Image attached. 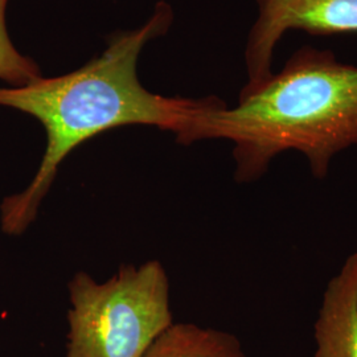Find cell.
Wrapping results in <instances>:
<instances>
[{"label":"cell","mask_w":357,"mask_h":357,"mask_svg":"<svg viewBox=\"0 0 357 357\" xmlns=\"http://www.w3.org/2000/svg\"><path fill=\"white\" fill-rule=\"evenodd\" d=\"M174 10L166 1L155 6L141 26L118 32L102 54L82 68L57 77H38L22 86H0V106L36 118L47 135L45 151L35 176L23 191L0 205V225L20 236L36 220L66 156L94 137L113 128L142 125L178 134L217 97H166L146 89L138 77V59L153 40L166 35Z\"/></svg>","instance_id":"6da1fadb"},{"label":"cell","mask_w":357,"mask_h":357,"mask_svg":"<svg viewBox=\"0 0 357 357\" xmlns=\"http://www.w3.org/2000/svg\"><path fill=\"white\" fill-rule=\"evenodd\" d=\"M180 144L229 141L237 183H253L282 153L303 155L314 178L324 180L333 159L357 146V65L331 51L303 47L278 73L221 100L193 116L175 135Z\"/></svg>","instance_id":"7a4b0ae2"},{"label":"cell","mask_w":357,"mask_h":357,"mask_svg":"<svg viewBox=\"0 0 357 357\" xmlns=\"http://www.w3.org/2000/svg\"><path fill=\"white\" fill-rule=\"evenodd\" d=\"M68 291L65 357H143L174 324L169 282L158 261L122 265L103 283L79 271Z\"/></svg>","instance_id":"3957f363"},{"label":"cell","mask_w":357,"mask_h":357,"mask_svg":"<svg viewBox=\"0 0 357 357\" xmlns=\"http://www.w3.org/2000/svg\"><path fill=\"white\" fill-rule=\"evenodd\" d=\"M257 7L245 48L248 82L243 91L261 86L274 73V53L287 32L357 33V0H257Z\"/></svg>","instance_id":"277c9868"},{"label":"cell","mask_w":357,"mask_h":357,"mask_svg":"<svg viewBox=\"0 0 357 357\" xmlns=\"http://www.w3.org/2000/svg\"><path fill=\"white\" fill-rule=\"evenodd\" d=\"M314 340L315 357H357V249L324 289Z\"/></svg>","instance_id":"5b68a950"},{"label":"cell","mask_w":357,"mask_h":357,"mask_svg":"<svg viewBox=\"0 0 357 357\" xmlns=\"http://www.w3.org/2000/svg\"><path fill=\"white\" fill-rule=\"evenodd\" d=\"M143 357H246L241 342L229 332L192 323H174Z\"/></svg>","instance_id":"8992f818"},{"label":"cell","mask_w":357,"mask_h":357,"mask_svg":"<svg viewBox=\"0 0 357 357\" xmlns=\"http://www.w3.org/2000/svg\"><path fill=\"white\" fill-rule=\"evenodd\" d=\"M10 0H0V81L8 86H22L43 76L35 60L16 50L7 29Z\"/></svg>","instance_id":"52a82bcc"}]
</instances>
